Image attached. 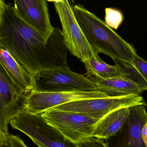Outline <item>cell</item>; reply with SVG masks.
Wrapping results in <instances>:
<instances>
[{
  "mask_svg": "<svg viewBox=\"0 0 147 147\" xmlns=\"http://www.w3.org/2000/svg\"><path fill=\"white\" fill-rule=\"evenodd\" d=\"M0 63L15 83L28 95L34 88L33 77L10 53L0 47Z\"/></svg>",
  "mask_w": 147,
  "mask_h": 147,
  "instance_id": "13",
  "label": "cell"
},
{
  "mask_svg": "<svg viewBox=\"0 0 147 147\" xmlns=\"http://www.w3.org/2000/svg\"><path fill=\"white\" fill-rule=\"evenodd\" d=\"M129 113V108H124L109 113L95 124L92 137L107 140L115 136L122 127Z\"/></svg>",
  "mask_w": 147,
  "mask_h": 147,
  "instance_id": "14",
  "label": "cell"
},
{
  "mask_svg": "<svg viewBox=\"0 0 147 147\" xmlns=\"http://www.w3.org/2000/svg\"><path fill=\"white\" fill-rule=\"evenodd\" d=\"M86 74L87 78L96 84L98 91L109 97L141 95L144 91L135 83L125 78L103 79L92 73Z\"/></svg>",
  "mask_w": 147,
  "mask_h": 147,
  "instance_id": "12",
  "label": "cell"
},
{
  "mask_svg": "<svg viewBox=\"0 0 147 147\" xmlns=\"http://www.w3.org/2000/svg\"><path fill=\"white\" fill-rule=\"evenodd\" d=\"M87 73L95 74L102 78L123 77V74L116 65H111L106 63L99 58H91L84 63Z\"/></svg>",
  "mask_w": 147,
  "mask_h": 147,
  "instance_id": "16",
  "label": "cell"
},
{
  "mask_svg": "<svg viewBox=\"0 0 147 147\" xmlns=\"http://www.w3.org/2000/svg\"><path fill=\"white\" fill-rule=\"evenodd\" d=\"M7 136V135L4 134L1 131V129H0V140H2L4 139Z\"/></svg>",
  "mask_w": 147,
  "mask_h": 147,
  "instance_id": "22",
  "label": "cell"
},
{
  "mask_svg": "<svg viewBox=\"0 0 147 147\" xmlns=\"http://www.w3.org/2000/svg\"><path fill=\"white\" fill-rule=\"evenodd\" d=\"M102 139L94 137H90L84 140L76 143V147H109Z\"/></svg>",
  "mask_w": 147,
  "mask_h": 147,
  "instance_id": "18",
  "label": "cell"
},
{
  "mask_svg": "<svg viewBox=\"0 0 147 147\" xmlns=\"http://www.w3.org/2000/svg\"><path fill=\"white\" fill-rule=\"evenodd\" d=\"M0 47L33 77L55 68L63 51L57 36L47 38L20 17L10 3L0 10Z\"/></svg>",
  "mask_w": 147,
  "mask_h": 147,
  "instance_id": "1",
  "label": "cell"
},
{
  "mask_svg": "<svg viewBox=\"0 0 147 147\" xmlns=\"http://www.w3.org/2000/svg\"><path fill=\"white\" fill-rule=\"evenodd\" d=\"M28 95L15 84L0 63V129L10 134L8 126L10 121L25 110Z\"/></svg>",
  "mask_w": 147,
  "mask_h": 147,
  "instance_id": "8",
  "label": "cell"
},
{
  "mask_svg": "<svg viewBox=\"0 0 147 147\" xmlns=\"http://www.w3.org/2000/svg\"><path fill=\"white\" fill-rule=\"evenodd\" d=\"M33 91L44 92H96L95 83L83 74L73 72L68 68L41 71L33 76Z\"/></svg>",
  "mask_w": 147,
  "mask_h": 147,
  "instance_id": "4",
  "label": "cell"
},
{
  "mask_svg": "<svg viewBox=\"0 0 147 147\" xmlns=\"http://www.w3.org/2000/svg\"><path fill=\"white\" fill-rule=\"evenodd\" d=\"M142 137L145 146L147 147V123L143 126L142 129Z\"/></svg>",
  "mask_w": 147,
  "mask_h": 147,
  "instance_id": "21",
  "label": "cell"
},
{
  "mask_svg": "<svg viewBox=\"0 0 147 147\" xmlns=\"http://www.w3.org/2000/svg\"><path fill=\"white\" fill-rule=\"evenodd\" d=\"M115 65L123 74V78L131 80L142 90L147 91V61L138 55L131 63L114 59Z\"/></svg>",
  "mask_w": 147,
  "mask_h": 147,
  "instance_id": "15",
  "label": "cell"
},
{
  "mask_svg": "<svg viewBox=\"0 0 147 147\" xmlns=\"http://www.w3.org/2000/svg\"><path fill=\"white\" fill-rule=\"evenodd\" d=\"M105 23L109 27L117 30L124 20L122 12L114 8H106L105 9Z\"/></svg>",
  "mask_w": 147,
  "mask_h": 147,
  "instance_id": "17",
  "label": "cell"
},
{
  "mask_svg": "<svg viewBox=\"0 0 147 147\" xmlns=\"http://www.w3.org/2000/svg\"><path fill=\"white\" fill-rule=\"evenodd\" d=\"M74 14L89 44L98 53L131 63L137 55L134 47L121 38L102 20L81 4L72 6Z\"/></svg>",
  "mask_w": 147,
  "mask_h": 147,
  "instance_id": "2",
  "label": "cell"
},
{
  "mask_svg": "<svg viewBox=\"0 0 147 147\" xmlns=\"http://www.w3.org/2000/svg\"><path fill=\"white\" fill-rule=\"evenodd\" d=\"M18 15L30 26L45 34L51 35L54 27L51 24L46 0H14Z\"/></svg>",
  "mask_w": 147,
  "mask_h": 147,
  "instance_id": "10",
  "label": "cell"
},
{
  "mask_svg": "<svg viewBox=\"0 0 147 147\" xmlns=\"http://www.w3.org/2000/svg\"><path fill=\"white\" fill-rule=\"evenodd\" d=\"M144 105L129 107L128 117L121 133V147H146L142 137V129L147 123V113Z\"/></svg>",
  "mask_w": 147,
  "mask_h": 147,
  "instance_id": "11",
  "label": "cell"
},
{
  "mask_svg": "<svg viewBox=\"0 0 147 147\" xmlns=\"http://www.w3.org/2000/svg\"><path fill=\"white\" fill-rule=\"evenodd\" d=\"M107 97L109 96L99 91L44 92L32 91L27 96L25 111L32 114H41L47 110L70 102Z\"/></svg>",
  "mask_w": 147,
  "mask_h": 147,
  "instance_id": "9",
  "label": "cell"
},
{
  "mask_svg": "<svg viewBox=\"0 0 147 147\" xmlns=\"http://www.w3.org/2000/svg\"><path fill=\"white\" fill-rule=\"evenodd\" d=\"M140 105L147 106L141 95H132L83 99L59 105L52 109L75 112L92 118L101 119L114 111Z\"/></svg>",
  "mask_w": 147,
  "mask_h": 147,
  "instance_id": "7",
  "label": "cell"
},
{
  "mask_svg": "<svg viewBox=\"0 0 147 147\" xmlns=\"http://www.w3.org/2000/svg\"><path fill=\"white\" fill-rule=\"evenodd\" d=\"M69 1V2L70 4H71V6H73V4L75 2V1L74 0H68Z\"/></svg>",
  "mask_w": 147,
  "mask_h": 147,
  "instance_id": "25",
  "label": "cell"
},
{
  "mask_svg": "<svg viewBox=\"0 0 147 147\" xmlns=\"http://www.w3.org/2000/svg\"><path fill=\"white\" fill-rule=\"evenodd\" d=\"M12 142L15 147H27L19 136L11 135Z\"/></svg>",
  "mask_w": 147,
  "mask_h": 147,
  "instance_id": "20",
  "label": "cell"
},
{
  "mask_svg": "<svg viewBox=\"0 0 147 147\" xmlns=\"http://www.w3.org/2000/svg\"><path fill=\"white\" fill-rule=\"evenodd\" d=\"M47 1L53 2V3H59L62 2L63 0H46Z\"/></svg>",
  "mask_w": 147,
  "mask_h": 147,
  "instance_id": "24",
  "label": "cell"
},
{
  "mask_svg": "<svg viewBox=\"0 0 147 147\" xmlns=\"http://www.w3.org/2000/svg\"><path fill=\"white\" fill-rule=\"evenodd\" d=\"M62 27V33L68 51L83 63L91 58L98 59V53L86 38L76 21L68 0L54 3Z\"/></svg>",
  "mask_w": 147,
  "mask_h": 147,
  "instance_id": "5",
  "label": "cell"
},
{
  "mask_svg": "<svg viewBox=\"0 0 147 147\" xmlns=\"http://www.w3.org/2000/svg\"><path fill=\"white\" fill-rule=\"evenodd\" d=\"M14 129L29 137L38 147H76L59 131L48 124L41 114L22 111L10 121Z\"/></svg>",
  "mask_w": 147,
  "mask_h": 147,
  "instance_id": "3",
  "label": "cell"
},
{
  "mask_svg": "<svg viewBox=\"0 0 147 147\" xmlns=\"http://www.w3.org/2000/svg\"><path fill=\"white\" fill-rule=\"evenodd\" d=\"M5 4L4 0H0V10L4 7Z\"/></svg>",
  "mask_w": 147,
  "mask_h": 147,
  "instance_id": "23",
  "label": "cell"
},
{
  "mask_svg": "<svg viewBox=\"0 0 147 147\" xmlns=\"http://www.w3.org/2000/svg\"><path fill=\"white\" fill-rule=\"evenodd\" d=\"M41 114L48 124L74 144L92 137L95 124L100 120L75 112L53 109Z\"/></svg>",
  "mask_w": 147,
  "mask_h": 147,
  "instance_id": "6",
  "label": "cell"
},
{
  "mask_svg": "<svg viewBox=\"0 0 147 147\" xmlns=\"http://www.w3.org/2000/svg\"><path fill=\"white\" fill-rule=\"evenodd\" d=\"M0 147H15L12 142L11 134L7 136L4 139L0 140Z\"/></svg>",
  "mask_w": 147,
  "mask_h": 147,
  "instance_id": "19",
  "label": "cell"
}]
</instances>
